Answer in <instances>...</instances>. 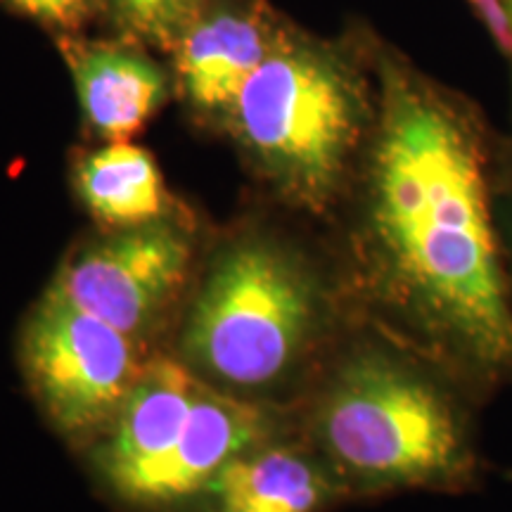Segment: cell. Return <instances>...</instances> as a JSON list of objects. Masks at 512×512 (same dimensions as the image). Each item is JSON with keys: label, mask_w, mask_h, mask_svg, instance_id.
Returning a JSON list of instances; mask_svg holds the SVG:
<instances>
[{"label": "cell", "mask_w": 512, "mask_h": 512, "mask_svg": "<svg viewBox=\"0 0 512 512\" xmlns=\"http://www.w3.org/2000/svg\"><path fill=\"white\" fill-rule=\"evenodd\" d=\"M377 121L358 169L370 297L477 399L512 387V304L496 230L501 138L479 110L373 41Z\"/></svg>", "instance_id": "obj_1"}, {"label": "cell", "mask_w": 512, "mask_h": 512, "mask_svg": "<svg viewBox=\"0 0 512 512\" xmlns=\"http://www.w3.org/2000/svg\"><path fill=\"white\" fill-rule=\"evenodd\" d=\"M347 347L313 399L311 437L349 496L482 489L477 394L413 344L366 337Z\"/></svg>", "instance_id": "obj_2"}, {"label": "cell", "mask_w": 512, "mask_h": 512, "mask_svg": "<svg viewBox=\"0 0 512 512\" xmlns=\"http://www.w3.org/2000/svg\"><path fill=\"white\" fill-rule=\"evenodd\" d=\"M377 102L373 41L361 50L285 22L226 121L287 200L328 214L356 181Z\"/></svg>", "instance_id": "obj_3"}, {"label": "cell", "mask_w": 512, "mask_h": 512, "mask_svg": "<svg viewBox=\"0 0 512 512\" xmlns=\"http://www.w3.org/2000/svg\"><path fill=\"white\" fill-rule=\"evenodd\" d=\"M330 316L328 287L302 256L271 242H242L211 268L183 347L223 382L266 387L318 349Z\"/></svg>", "instance_id": "obj_4"}, {"label": "cell", "mask_w": 512, "mask_h": 512, "mask_svg": "<svg viewBox=\"0 0 512 512\" xmlns=\"http://www.w3.org/2000/svg\"><path fill=\"white\" fill-rule=\"evenodd\" d=\"M29 382L67 432H83L119 411L138 366L133 337L48 290L22 339Z\"/></svg>", "instance_id": "obj_5"}, {"label": "cell", "mask_w": 512, "mask_h": 512, "mask_svg": "<svg viewBox=\"0 0 512 512\" xmlns=\"http://www.w3.org/2000/svg\"><path fill=\"white\" fill-rule=\"evenodd\" d=\"M188 261L190 245L181 230L152 221L74 256L50 290L136 337L174 297Z\"/></svg>", "instance_id": "obj_6"}, {"label": "cell", "mask_w": 512, "mask_h": 512, "mask_svg": "<svg viewBox=\"0 0 512 512\" xmlns=\"http://www.w3.org/2000/svg\"><path fill=\"white\" fill-rule=\"evenodd\" d=\"M283 24L266 0H207L171 50L178 88L192 110L228 119Z\"/></svg>", "instance_id": "obj_7"}, {"label": "cell", "mask_w": 512, "mask_h": 512, "mask_svg": "<svg viewBox=\"0 0 512 512\" xmlns=\"http://www.w3.org/2000/svg\"><path fill=\"white\" fill-rule=\"evenodd\" d=\"M266 432L268 420L261 411L204 387L171 451L114 491L131 503H176L209 489L223 467L252 451Z\"/></svg>", "instance_id": "obj_8"}, {"label": "cell", "mask_w": 512, "mask_h": 512, "mask_svg": "<svg viewBox=\"0 0 512 512\" xmlns=\"http://www.w3.org/2000/svg\"><path fill=\"white\" fill-rule=\"evenodd\" d=\"M60 53L74 76L83 117L100 138L128 140L169 98V74L126 38H83L62 34Z\"/></svg>", "instance_id": "obj_9"}, {"label": "cell", "mask_w": 512, "mask_h": 512, "mask_svg": "<svg viewBox=\"0 0 512 512\" xmlns=\"http://www.w3.org/2000/svg\"><path fill=\"white\" fill-rule=\"evenodd\" d=\"M202 392L188 368L166 358L140 370L100 458L112 489L171 451Z\"/></svg>", "instance_id": "obj_10"}, {"label": "cell", "mask_w": 512, "mask_h": 512, "mask_svg": "<svg viewBox=\"0 0 512 512\" xmlns=\"http://www.w3.org/2000/svg\"><path fill=\"white\" fill-rule=\"evenodd\" d=\"M214 512H325L349 491L318 453L294 446L247 451L209 484Z\"/></svg>", "instance_id": "obj_11"}, {"label": "cell", "mask_w": 512, "mask_h": 512, "mask_svg": "<svg viewBox=\"0 0 512 512\" xmlns=\"http://www.w3.org/2000/svg\"><path fill=\"white\" fill-rule=\"evenodd\" d=\"M76 188L95 219L107 226H145L166 209V190L155 159L128 140L91 152L76 169Z\"/></svg>", "instance_id": "obj_12"}, {"label": "cell", "mask_w": 512, "mask_h": 512, "mask_svg": "<svg viewBox=\"0 0 512 512\" xmlns=\"http://www.w3.org/2000/svg\"><path fill=\"white\" fill-rule=\"evenodd\" d=\"M207 0H102L117 34L145 48L174 50Z\"/></svg>", "instance_id": "obj_13"}, {"label": "cell", "mask_w": 512, "mask_h": 512, "mask_svg": "<svg viewBox=\"0 0 512 512\" xmlns=\"http://www.w3.org/2000/svg\"><path fill=\"white\" fill-rule=\"evenodd\" d=\"M19 15L62 34H76L83 24L102 15V0H3Z\"/></svg>", "instance_id": "obj_14"}, {"label": "cell", "mask_w": 512, "mask_h": 512, "mask_svg": "<svg viewBox=\"0 0 512 512\" xmlns=\"http://www.w3.org/2000/svg\"><path fill=\"white\" fill-rule=\"evenodd\" d=\"M496 230H498V249H501L503 278H505V287H508V297L512 304V138H508V143H505L501 178H498Z\"/></svg>", "instance_id": "obj_15"}, {"label": "cell", "mask_w": 512, "mask_h": 512, "mask_svg": "<svg viewBox=\"0 0 512 512\" xmlns=\"http://www.w3.org/2000/svg\"><path fill=\"white\" fill-rule=\"evenodd\" d=\"M467 5L475 12L477 22L484 27L486 36L494 41L508 67H512V27L503 0H467Z\"/></svg>", "instance_id": "obj_16"}, {"label": "cell", "mask_w": 512, "mask_h": 512, "mask_svg": "<svg viewBox=\"0 0 512 512\" xmlns=\"http://www.w3.org/2000/svg\"><path fill=\"white\" fill-rule=\"evenodd\" d=\"M503 5H505V12H508L510 27H512V0H503ZM510 76H512V67H510Z\"/></svg>", "instance_id": "obj_17"}]
</instances>
